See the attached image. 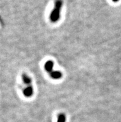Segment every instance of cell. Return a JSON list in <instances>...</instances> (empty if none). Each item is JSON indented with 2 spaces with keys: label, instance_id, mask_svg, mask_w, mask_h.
Returning a JSON list of instances; mask_svg holds the SVG:
<instances>
[{
  "label": "cell",
  "instance_id": "cell-2",
  "mask_svg": "<svg viewBox=\"0 0 121 122\" xmlns=\"http://www.w3.org/2000/svg\"><path fill=\"white\" fill-rule=\"evenodd\" d=\"M53 66H54V63L53 61L51 60L47 61L44 65V70H46L48 73H50L51 72H52L53 71Z\"/></svg>",
  "mask_w": 121,
  "mask_h": 122
},
{
  "label": "cell",
  "instance_id": "cell-4",
  "mask_svg": "<svg viewBox=\"0 0 121 122\" xmlns=\"http://www.w3.org/2000/svg\"><path fill=\"white\" fill-rule=\"evenodd\" d=\"M49 74H50L51 77L54 79H61L63 76V74L59 71H53Z\"/></svg>",
  "mask_w": 121,
  "mask_h": 122
},
{
  "label": "cell",
  "instance_id": "cell-3",
  "mask_svg": "<svg viewBox=\"0 0 121 122\" xmlns=\"http://www.w3.org/2000/svg\"><path fill=\"white\" fill-rule=\"evenodd\" d=\"M23 94L26 97H30L34 94V89L32 86H28L24 90Z\"/></svg>",
  "mask_w": 121,
  "mask_h": 122
},
{
  "label": "cell",
  "instance_id": "cell-1",
  "mask_svg": "<svg viewBox=\"0 0 121 122\" xmlns=\"http://www.w3.org/2000/svg\"><path fill=\"white\" fill-rule=\"evenodd\" d=\"M63 6V0H56L54 7L49 15V19L53 22H56L60 18V11Z\"/></svg>",
  "mask_w": 121,
  "mask_h": 122
},
{
  "label": "cell",
  "instance_id": "cell-6",
  "mask_svg": "<svg viewBox=\"0 0 121 122\" xmlns=\"http://www.w3.org/2000/svg\"><path fill=\"white\" fill-rule=\"evenodd\" d=\"M66 118L64 114L61 113L59 115L58 118V122H66Z\"/></svg>",
  "mask_w": 121,
  "mask_h": 122
},
{
  "label": "cell",
  "instance_id": "cell-7",
  "mask_svg": "<svg viewBox=\"0 0 121 122\" xmlns=\"http://www.w3.org/2000/svg\"><path fill=\"white\" fill-rule=\"evenodd\" d=\"M114 2H117L119 1V0H112Z\"/></svg>",
  "mask_w": 121,
  "mask_h": 122
},
{
  "label": "cell",
  "instance_id": "cell-5",
  "mask_svg": "<svg viewBox=\"0 0 121 122\" xmlns=\"http://www.w3.org/2000/svg\"><path fill=\"white\" fill-rule=\"evenodd\" d=\"M22 80H23L25 84H30L31 82H32V80H31L30 77H29V76L25 74H22Z\"/></svg>",
  "mask_w": 121,
  "mask_h": 122
}]
</instances>
